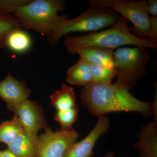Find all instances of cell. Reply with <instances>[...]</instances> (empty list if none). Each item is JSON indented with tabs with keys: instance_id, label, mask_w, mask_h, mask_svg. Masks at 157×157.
I'll return each mask as SVG.
<instances>
[{
	"instance_id": "6da1fadb",
	"label": "cell",
	"mask_w": 157,
	"mask_h": 157,
	"mask_svg": "<svg viewBox=\"0 0 157 157\" xmlns=\"http://www.w3.org/2000/svg\"><path fill=\"white\" fill-rule=\"evenodd\" d=\"M131 88L117 81L114 83H93L80 91L82 104L92 115L98 117L109 113L136 112L144 117L157 112V92L153 103L138 100L130 93Z\"/></svg>"
},
{
	"instance_id": "7a4b0ae2",
	"label": "cell",
	"mask_w": 157,
	"mask_h": 157,
	"mask_svg": "<svg viewBox=\"0 0 157 157\" xmlns=\"http://www.w3.org/2000/svg\"><path fill=\"white\" fill-rule=\"evenodd\" d=\"M128 22L121 16L115 25L105 30L83 36L66 37L64 45L70 55H75L76 51L80 48L90 46L113 50L124 45H131L157 50V43L148 39L138 38L131 33Z\"/></svg>"
},
{
	"instance_id": "3957f363",
	"label": "cell",
	"mask_w": 157,
	"mask_h": 157,
	"mask_svg": "<svg viewBox=\"0 0 157 157\" xmlns=\"http://www.w3.org/2000/svg\"><path fill=\"white\" fill-rule=\"evenodd\" d=\"M65 7V2L62 0H34L18 8L12 15L25 29L36 31L48 37L60 22L68 18L58 14Z\"/></svg>"
},
{
	"instance_id": "277c9868",
	"label": "cell",
	"mask_w": 157,
	"mask_h": 157,
	"mask_svg": "<svg viewBox=\"0 0 157 157\" xmlns=\"http://www.w3.org/2000/svg\"><path fill=\"white\" fill-rule=\"evenodd\" d=\"M119 15L111 9L90 8L73 19L59 23L53 33L47 37V42L54 48L59 39L71 33L95 32L113 26L119 19Z\"/></svg>"
},
{
	"instance_id": "5b68a950",
	"label": "cell",
	"mask_w": 157,
	"mask_h": 157,
	"mask_svg": "<svg viewBox=\"0 0 157 157\" xmlns=\"http://www.w3.org/2000/svg\"><path fill=\"white\" fill-rule=\"evenodd\" d=\"M113 58L117 81L132 89L146 74L150 55L144 47H124L114 52Z\"/></svg>"
},
{
	"instance_id": "8992f818",
	"label": "cell",
	"mask_w": 157,
	"mask_h": 157,
	"mask_svg": "<svg viewBox=\"0 0 157 157\" xmlns=\"http://www.w3.org/2000/svg\"><path fill=\"white\" fill-rule=\"evenodd\" d=\"M89 3L90 8L111 9L120 13L133 24V27L129 28L131 33L140 39H147L150 16L147 1L90 0Z\"/></svg>"
},
{
	"instance_id": "52a82bcc",
	"label": "cell",
	"mask_w": 157,
	"mask_h": 157,
	"mask_svg": "<svg viewBox=\"0 0 157 157\" xmlns=\"http://www.w3.org/2000/svg\"><path fill=\"white\" fill-rule=\"evenodd\" d=\"M79 136L74 129L53 132L50 128H46L44 133L38 136L37 157H63L68 147L77 141Z\"/></svg>"
},
{
	"instance_id": "ba28073f",
	"label": "cell",
	"mask_w": 157,
	"mask_h": 157,
	"mask_svg": "<svg viewBox=\"0 0 157 157\" xmlns=\"http://www.w3.org/2000/svg\"><path fill=\"white\" fill-rule=\"evenodd\" d=\"M13 113L28 133L38 135L40 129L48 128L42 107L36 101L27 99L17 106Z\"/></svg>"
},
{
	"instance_id": "9c48e42d",
	"label": "cell",
	"mask_w": 157,
	"mask_h": 157,
	"mask_svg": "<svg viewBox=\"0 0 157 157\" xmlns=\"http://www.w3.org/2000/svg\"><path fill=\"white\" fill-rule=\"evenodd\" d=\"M98 117V122L89 134L81 141L72 144L63 157H93L96 142L110 127V121L108 117L104 116Z\"/></svg>"
},
{
	"instance_id": "30bf717a",
	"label": "cell",
	"mask_w": 157,
	"mask_h": 157,
	"mask_svg": "<svg viewBox=\"0 0 157 157\" xmlns=\"http://www.w3.org/2000/svg\"><path fill=\"white\" fill-rule=\"evenodd\" d=\"M31 92L25 82L19 81L10 73L0 82V98L13 113L19 104L29 99Z\"/></svg>"
},
{
	"instance_id": "8fae6325",
	"label": "cell",
	"mask_w": 157,
	"mask_h": 157,
	"mask_svg": "<svg viewBox=\"0 0 157 157\" xmlns=\"http://www.w3.org/2000/svg\"><path fill=\"white\" fill-rule=\"evenodd\" d=\"M157 114H154L153 121L145 125L140 132L139 140L135 145L140 157H157Z\"/></svg>"
},
{
	"instance_id": "7c38bea8",
	"label": "cell",
	"mask_w": 157,
	"mask_h": 157,
	"mask_svg": "<svg viewBox=\"0 0 157 157\" xmlns=\"http://www.w3.org/2000/svg\"><path fill=\"white\" fill-rule=\"evenodd\" d=\"M75 54L78 55L80 58L90 63L114 69V51L112 49L90 46L78 49L75 52Z\"/></svg>"
},
{
	"instance_id": "4fadbf2b",
	"label": "cell",
	"mask_w": 157,
	"mask_h": 157,
	"mask_svg": "<svg viewBox=\"0 0 157 157\" xmlns=\"http://www.w3.org/2000/svg\"><path fill=\"white\" fill-rule=\"evenodd\" d=\"M38 135L24 131L11 143L8 149L18 157H37Z\"/></svg>"
},
{
	"instance_id": "5bb4252c",
	"label": "cell",
	"mask_w": 157,
	"mask_h": 157,
	"mask_svg": "<svg viewBox=\"0 0 157 157\" xmlns=\"http://www.w3.org/2000/svg\"><path fill=\"white\" fill-rule=\"evenodd\" d=\"M66 81L70 84L83 87L93 83L90 63L79 59L76 63L68 69Z\"/></svg>"
},
{
	"instance_id": "9a60e30c",
	"label": "cell",
	"mask_w": 157,
	"mask_h": 157,
	"mask_svg": "<svg viewBox=\"0 0 157 157\" xmlns=\"http://www.w3.org/2000/svg\"><path fill=\"white\" fill-rule=\"evenodd\" d=\"M51 104L56 111L68 110L77 107L73 88L66 84L62 85L60 90L50 96Z\"/></svg>"
},
{
	"instance_id": "2e32d148",
	"label": "cell",
	"mask_w": 157,
	"mask_h": 157,
	"mask_svg": "<svg viewBox=\"0 0 157 157\" xmlns=\"http://www.w3.org/2000/svg\"><path fill=\"white\" fill-rule=\"evenodd\" d=\"M32 44V38L28 33L19 28L9 34L6 39V47L14 53L23 54L30 49Z\"/></svg>"
},
{
	"instance_id": "e0dca14e",
	"label": "cell",
	"mask_w": 157,
	"mask_h": 157,
	"mask_svg": "<svg viewBox=\"0 0 157 157\" xmlns=\"http://www.w3.org/2000/svg\"><path fill=\"white\" fill-rule=\"evenodd\" d=\"M24 131L19 121L14 115L11 120L3 122L0 124V142L9 145Z\"/></svg>"
},
{
	"instance_id": "ac0fdd59",
	"label": "cell",
	"mask_w": 157,
	"mask_h": 157,
	"mask_svg": "<svg viewBox=\"0 0 157 157\" xmlns=\"http://www.w3.org/2000/svg\"><path fill=\"white\" fill-rule=\"evenodd\" d=\"M21 27L14 15L0 12V48L6 47V39L9 34Z\"/></svg>"
},
{
	"instance_id": "d6986e66",
	"label": "cell",
	"mask_w": 157,
	"mask_h": 157,
	"mask_svg": "<svg viewBox=\"0 0 157 157\" xmlns=\"http://www.w3.org/2000/svg\"><path fill=\"white\" fill-rule=\"evenodd\" d=\"M90 66L93 82L100 84L112 83L113 79L116 76L114 69L90 63Z\"/></svg>"
},
{
	"instance_id": "ffe728a7",
	"label": "cell",
	"mask_w": 157,
	"mask_h": 157,
	"mask_svg": "<svg viewBox=\"0 0 157 157\" xmlns=\"http://www.w3.org/2000/svg\"><path fill=\"white\" fill-rule=\"evenodd\" d=\"M78 115L77 107L68 110L56 111L54 120L60 125L61 130L70 131L73 129V124L77 120Z\"/></svg>"
},
{
	"instance_id": "44dd1931",
	"label": "cell",
	"mask_w": 157,
	"mask_h": 157,
	"mask_svg": "<svg viewBox=\"0 0 157 157\" xmlns=\"http://www.w3.org/2000/svg\"><path fill=\"white\" fill-rule=\"evenodd\" d=\"M30 0H0V12L5 14H11L16 9L24 6Z\"/></svg>"
},
{
	"instance_id": "7402d4cb",
	"label": "cell",
	"mask_w": 157,
	"mask_h": 157,
	"mask_svg": "<svg viewBox=\"0 0 157 157\" xmlns=\"http://www.w3.org/2000/svg\"><path fill=\"white\" fill-rule=\"evenodd\" d=\"M147 39L157 43V16L150 17V28Z\"/></svg>"
},
{
	"instance_id": "603a6c76",
	"label": "cell",
	"mask_w": 157,
	"mask_h": 157,
	"mask_svg": "<svg viewBox=\"0 0 157 157\" xmlns=\"http://www.w3.org/2000/svg\"><path fill=\"white\" fill-rule=\"evenodd\" d=\"M147 3V11L151 16H157V0H148Z\"/></svg>"
},
{
	"instance_id": "cb8c5ba5",
	"label": "cell",
	"mask_w": 157,
	"mask_h": 157,
	"mask_svg": "<svg viewBox=\"0 0 157 157\" xmlns=\"http://www.w3.org/2000/svg\"><path fill=\"white\" fill-rule=\"evenodd\" d=\"M0 157H18L13 154L8 149L0 151Z\"/></svg>"
},
{
	"instance_id": "d4e9b609",
	"label": "cell",
	"mask_w": 157,
	"mask_h": 157,
	"mask_svg": "<svg viewBox=\"0 0 157 157\" xmlns=\"http://www.w3.org/2000/svg\"><path fill=\"white\" fill-rule=\"evenodd\" d=\"M103 157H116L113 153L111 152H109Z\"/></svg>"
}]
</instances>
